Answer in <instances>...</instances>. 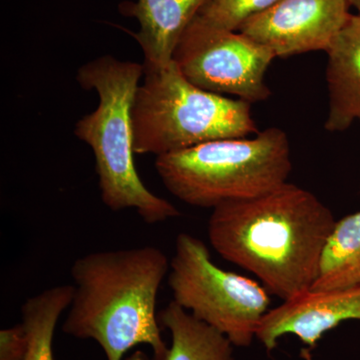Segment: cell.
Segmentation results:
<instances>
[{"label":"cell","instance_id":"1","mask_svg":"<svg viewBox=\"0 0 360 360\" xmlns=\"http://www.w3.org/2000/svg\"><path fill=\"white\" fill-rule=\"evenodd\" d=\"M335 224L314 193L286 182L258 198L213 208L208 238L220 257L286 302L311 290Z\"/></svg>","mask_w":360,"mask_h":360},{"label":"cell","instance_id":"2","mask_svg":"<svg viewBox=\"0 0 360 360\" xmlns=\"http://www.w3.org/2000/svg\"><path fill=\"white\" fill-rule=\"evenodd\" d=\"M165 253L155 246L98 251L71 267L75 293L63 330L92 340L106 360H122L139 345H148L153 360H167L156 314L158 292L169 272Z\"/></svg>","mask_w":360,"mask_h":360},{"label":"cell","instance_id":"3","mask_svg":"<svg viewBox=\"0 0 360 360\" xmlns=\"http://www.w3.org/2000/svg\"><path fill=\"white\" fill-rule=\"evenodd\" d=\"M144 65L103 56L77 71L78 84L96 90L98 104L75 125L96 158L101 200L112 212L134 210L148 224L176 219L179 210L144 186L134 163L131 108Z\"/></svg>","mask_w":360,"mask_h":360},{"label":"cell","instance_id":"4","mask_svg":"<svg viewBox=\"0 0 360 360\" xmlns=\"http://www.w3.org/2000/svg\"><path fill=\"white\" fill-rule=\"evenodd\" d=\"M131 123L135 155L156 158L259 132L250 103L195 86L174 60L161 68L144 66Z\"/></svg>","mask_w":360,"mask_h":360},{"label":"cell","instance_id":"5","mask_svg":"<svg viewBox=\"0 0 360 360\" xmlns=\"http://www.w3.org/2000/svg\"><path fill=\"white\" fill-rule=\"evenodd\" d=\"M155 169L182 202L213 210L286 184L292 169L290 141L283 129L269 127L252 139H219L158 156Z\"/></svg>","mask_w":360,"mask_h":360},{"label":"cell","instance_id":"6","mask_svg":"<svg viewBox=\"0 0 360 360\" xmlns=\"http://www.w3.org/2000/svg\"><path fill=\"white\" fill-rule=\"evenodd\" d=\"M168 285L174 302L238 347L257 338L271 302L257 281L217 266L203 241L188 233L177 236Z\"/></svg>","mask_w":360,"mask_h":360},{"label":"cell","instance_id":"7","mask_svg":"<svg viewBox=\"0 0 360 360\" xmlns=\"http://www.w3.org/2000/svg\"><path fill=\"white\" fill-rule=\"evenodd\" d=\"M274 52L240 32L217 27L196 16L186 28L172 60L188 82L213 94L238 96L246 103L266 101L265 73Z\"/></svg>","mask_w":360,"mask_h":360},{"label":"cell","instance_id":"8","mask_svg":"<svg viewBox=\"0 0 360 360\" xmlns=\"http://www.w3.org/2000/svg\"><path fill=\"white\" fill-rule=\"evenodd\" d=\"M347 0H278L245 21L239 32L276 58L326 51L349 18Z\"/></svg>","mask_w":360,"mask_h":360},{"label":"cell","instance_id":"9","mask_svg":"<svg viewBox=\"0 0 360 360\" xmlns=\"http://www.w3.org/2000/svg\"><path fill=\"white\" fill-rule=\"evenodd\" d=\"M348 321H360V286L309 290L269 309L258 326L257 338L269 352L286 335L314 347L324 333Z\"/></svg>","mask_w":360,"mask_h":360},{"label":"cell","instance_id":"10","mask_svg":"<svg viewBox=\"0 0 360 360\" xmlns=\"http://www.w3.org/2000/svg\"><path fill=\"white\" fill-rule=\"evenodd\" d=\"M212 0L123 1L120 13L134 18L139 30L131 33L144 54V66L161 68L172 60L180 37Z\"/></svg>","mask_w":360,"mask_h":360},{"label":"cell","instance_id":"11","mask_svg":"<svg viewBox=\"0 0 360 360\" xmlns=\"http://www.w3.org/2000/svg\"><path fill=\"white\" fill-rule=\"evenodd\" d=\"M326 52L329 111L324 129L345 131L360 122V14L350 13Z\"/></svg>","mask_w":360,"mask_h":360},{"label":"cell","instance_id":"12","mask_svg":"<svg viewBox=\"0 0 360 360\" xmlns=\"http://www.w3.org/2000/svg\"><path fill=\"white\" fill-rule=\"evenodd\" d=\"M172 336L167 360H234L231 340L172 300L158 314Z\"/></svg>","mask_w":360,"mask_h":360},{"label":"cell","instance_id":"13","mask_svg":"<svg viewBox=\"0 0 360 360\" xmlns=\"http://www.w3.org/2000/svg\"><path fill=\"white\" fill-rule=\"evenodd\" d=\"M360 286V212L336 221L322 250L311 290L328 291Z\"/></svg>","mask_w":360,"mask_h":360},{"label":"cell","instance_id":"14","mask_svg":"<svg viewBox=\"0 0 360 360\" xmlns=\"http://www.w3.org/2000/svg\"><path fill=\"white\" fill-rule=\"evenodd\" d=\"M73 293V285L54 286L23 303L21 315L28 338L25 360H54V333L61 315L70 309Z\"/></svg>","mask_w":360,"mask_h":360},{"label":"cell","instance_id":"15","mask_svg":"<svg viewBox=\"0 0 360 360\" xmlns=\"http://www.w3.org/2000/svg\"><path fill=\"white\" fill-rule=\"evenodd\" d=\"M278 0H212L198 15L210 25L239 32L245 21L266 11Z\"/></svg>","mask_w":360,"mask_h":360},{"label":"cell","instance_id":"16","mask_svg":"<svg viewBox=\"0 0 360 360\" xmlns=\"http://www.w3.org/2000/svg\"><path fill=\"white\" fill-rule=\"evenodd\" d=\"M28 338L22 322L0 331V360H25Z\"/></svg>","mask_w":360,"mask_h":360},{"label":"cell","instance_id":"17","mask_svg":"<svg viewBox=\"0 0 360 360\" xmlns=\"http://www.w3.org/2000/svg\"><path fill=\"white\" fill-rule=\"evenodd\" d=\"M125 360H153V357H149L148 354H144L141 350H135Z\"/></svg>","mask_w":360,"mask_h":360},{"label":"cell","instance_id":"18","mask_svg":"<svg viewBox=\"0 0 360 360\" xmlns=\"http://www.w3.org/2000/svg\"><path fill=\"white\" fill-rule=\"evenodd\" d=\"M347 1L349 6L354 7L359 11V14H360V0H347Z\"/></svg>","mask_w":360,"mask_h":360}]
</instances>
